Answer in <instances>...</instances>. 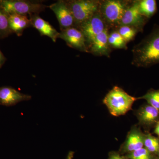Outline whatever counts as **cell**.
<instances>
[{"label": "cell", "mask_w": 159, "mask_h": 159, "mask_svg": "<svg viewBox=\"0 0 159 159\" xmlns=\"http://www.w3.org/2000/svg\"><path fill=\"white\" fill-rule=\"evenodd\" d=\"M108 43L110 47L116 49L127 48L126 43L118 31H114L109 34Z\"/></svg>", "instance_id": "18"}, {"label": "cell", "mask_w": 159, "mask_h": 159, "mask_svg": "<svg viewBox=\"0 0 159 159\" xmlns=\"http://www.w3.org/2000/svg\"><path fill=\"white\" fill-rule=\"evenodd\" d=\"M144 145L151 153H159V140L150 134L145 136Z\"/></svg>", "instance_id": "20"}, {"label": "cell", "mask_w": 159, "mask_h": 159, "mask_svg": "<svg viewBox=\"0 0 159 159\" xmlns=\"http://www.w3.org/2000/svg\"><path fill=\"white\" fill-rule=\"evenodd\" d=\"M0 6L9 15L39 14L48 6L38 2L22 0H0Z\"/></svg>", "instance_id": "5"}, {"label": "cell", "mask_w": 159, "mask_h": 159, "mask_svg": "<svg viewBox=\"0 0 159 159\" xmlns=\"http://www.w3.org/2000/svg\"><path fill=\"white\" fill-rule=\"evenodd\" d=\"M58 38L64 40L67 45L71 48L83 52H89L84 35L76 27H72L61 31Z\"/></svg>", "instance_id": "8"}, {"label": "cell", "mask_w": 159, "mask_h": 159, "mask_svg": "<svg viewBox=\"0 0 159 159\" xmlns=\"http://www.w3.org/2000/svg\"><path fill=\"white\" fill-rule=\"evenodd\" d=\"M49 7L56 15L61 31L75 27L74 16L66 1H57L51 4Z\"/></svg>", "instance_id": "9"}, {"label": "cell", "mask_w": 159, "mask_h": 159, "mask_svg": "<svg viewBox=\"0 0 159 159\" xmlns=\"http://www.w3.org/2000/svg\"><path fill=\"white\" fill-rule=\"evenodd\" d=\"M130 4L128 1L120 0H107L100 2L99 11L106 25L111 27H119Z\"/></svg>", "instance_id": "4"}, {"label": "cell", "mask_w": 159, "mask_h": 159, "mask_svg": "<svg viewBox=\"0 0 159 159\" xmlns=\"http://www.w3.org/2000/svg\"><path fill=\"white\" fill-rule=\"evenodd\" d=\"M30 20L32 27L37 29L41 35L48 36L54 42H56L60 33L48 22L40 17L39 14L30 16Z\"/></svg>", "instance_id": "12"}, {"label": "cell", "mask_w": 159, "mask_h": 159, "mask_svg": "<svg viewBox=\"0 0 159 159\" xmlns=\"http://www.w3.org/2000/svg\"><path fill=\"white\" fill-rule=\"evenodd\" d=\"M138 98L132 97L118 86H115L104 98L103 102L111 115L119 116L130 110Z\"/></svg>", "instance_id": "2"}, {"label": "cell", "mask_w": 159, "mask_h": 159, "mask_svg": "<svg viewBox=\"0 0 159 159\" xmlns=\"http://www.w3.org/2000/svg\"><path fill=\"white\" fill-rule=\"evenodd\" d=\"M31 99L30 95L22 93L11 87H0V105L12 106L18 102L28 101Z\"/></svg>", "instance_id": "10"}, {"label": "cell", "mask_w": 159, "mask_h": 159, "mask_svg": "<svg viewBox=\"0 0 159 159\" xmlns=\"http://www.w3.org/2000/svg\"><path fill=\"white\" fill-rule=\"evenodd\" d=\"M138 99H145L149 105L159 111V89L150 90L145 95L138 98Z\"/></svg>", "instance_id": "19"}, {"label": "cell", "mask_w": 159, "mask_h": 159, "mask_svg": "<svg viewBox=\"0 0 159 159\" xmlns=\"http://www.w3.org/2000/svg\"><path fill=\"white\" fill-rule=\"evenodd\" d=\"M138 116L139 121L142 124L151 125L157 121L159 116V111L148 104L141 109Z\"/></svg>", "instance_id": "15"}, {"label": "cell", "mask_w": 159, "mask_h": 159, "mask_svg": "<svg viewBox=\"0 0 159 159\" xmlns=\"http://www.w3.org/2000/svg\"><path fill=\"white\" fill-rule=\"evenodd\" d=\"M107 28L106 24L99 11L90 19L77 27V29L82 32L87 44L89 43V45L97 35Z\"/></svg>", "instance_id": "6"}, {"label": "cell", "mask_w": 159, "mask_h": 159, "mask_svg": "<svg viewBox=\"0 0 159 159\" xmlns=\"http://www.w3.org/2000/svg\"><path fill=\"white\" fill-rule=\"evenodd\" d=\"M145 136L139 130L134 129L129 135L124 149L126 152H131L143 148Z\"/></svg>", "instance_id": "14"}, {"label": "cell", "mask_w": 159, "mask_h": 159, "mask_svg": "<svg viewBox=\"0 0 159 159\" xmlns=\"http://www.w3.org/2000/svg\"><path fill=\"white\" fill-rule=\"evenodd\" d=\"M108 29L97 35L89 44V51L95 55L109 57L110 46L108 43Z\"/></svg>", "instance_id": "11"}, {"label": "cell", "mask_w": 159, "mask_h": 159, "mask_svg": "<svg viewBox=\"0 0 159 159\" xmlns=\"http://www.w3.org/2000/svg\"><path fill=\"white\" fill-rule=\"evenodd\" d=\"M158 159H159V158H158Z\"/></svg>", "instance_id": "26"}, {"label": "cell", "mask_w": 159, "mask_h": 159, "mask_svg": "<svg viewBox=\"0 0 159 159\" xmlns=\"http://www.w3.org/2000/svg\"><path fill=\"white\" fill-rule=\"evenodd\" d=\"M154 132L159 136V122L157 123L156 128L155 129Z\"/></svg>", "instance_id": "25"}, {"label": "cell", "mask_w": 159, "mask_h": 159, "mask_svg": "<svg viewBox=\"0 0 159 159\" xmlns=\"http://www.w3.org/2000/svg\"><path fill=\"white\" fill-rule=\"evenodd\" d=\"M9 26L12 33L18 36H21L25 29L31 27L30 19L25 16L18 14L9 15Z\"/></svg>", "instance_id": "13"}, {"label": "cell", "mask_w": 159, "mask_h": 159, "mask_svg": "<svg viewBox=\"0 0 159 159\" xmlns=\"http://www.w3.org/2000/svg\"><path fill=\"white\" fill-rule=\"evenodd\" d=\"M70 9L75 22V27H79L99 11L100 2L93 0L66 1Z\"/></svg>", "instance_id": "3"}, {"label": "cell", "mask_w": 159, "mask_h": 159, "mask_svg": "<svg viewBox=\"0 0 159 159\" xmlns=\"http://www.w3.org/2000/svg\"><path fill=\"white\" fill-rule=\"evenodd\" d=\"M118 31L125 41L127 43L133 39L139 31L133 27L122 25L119 26Z\"/></svg>", "instance_id": "21"}, {"label": "cell", "mask_w": 159, "mask_h": 159, "mask_svg": "<svg viewBox=\"0 0 159 159\" xmlns=\"http://www.w3.org/2000/svg\"><path fill=\"white\" fill-rule=\"evenodd\" d=\"M133 63L148 68L159 64V26L156 25L150 34L134 48Z\"/></svg>", "instance_id": "1"}, {"label": "cell", "mask_w": 159, "mask_h": 159, "mask_svg": "<svg viewBox=\"0 0 159 159\" xmlns=\"http://www.w3.org/2000/svg\"><path fill=\"white\" fill-rule=\"evenodd\" d=\"M9 15L0 6V39L7 37L11 34L9 26Z\"/></svg>", "instance_id": "17"}, {"label": "cell", "mask_w": 159, "mask_h": 159, "mask_svg": "<svg viewBox=\"0 0 159 159\" xmlns=\"http://www.w3.org/2000/svg\"><path fill=\"white\" fill-rule=\"evenodd\" d=\"M148 20L140 13L138 1H134L129 4L125 10L120 26H130L139 31H142Z\"/></svg>", "instance_id": "7"}, {"label": "cell", "mask_w": 159, "mask_h": 159, "mask_svg": "<svg viewBox=\"0 0 159 159\" xmlns=\"http://www.w3.org/2000/svg\"><path fill=\"white\" fill-rule=\"evenodd\" d=\"M109 159H125L120 156L117 154H112L110 157Z\"/></svg>", "instance_id": "24"}, {"label": "cell", "mask_w": 159, "mask_h": 159, "mask_svg": "<svg viewBox=\"0 0 159 159\" xmlns=\"http://www.w3.org/2000/svg\"><path fill=\"white\" fill-rule=\"evenodd\" d=\"M128 157L130 159H152L151 153L144 148L130 152Z\"/></svg>", "instance_id": "22"}, {"label": "cell", "mask_w": 159, "mask_h": 159, "mask_svg": "<svg viewBox=\"0 0 159 159\" xmlns=\"http://www.w3.org/2000/svg\"><path fill=\"white\" fill-rule=\"evenodd\" d=\"M6 61V58L0 50V69L2 67Z\"/></svg>", "instance_id": "23"}, {"label": "cell", "mask_w": 159, "mask_h": 159, "mask_svg": "<svg viewBox=\"0 0 159 159\" xmlns=\"http://www.w3.org/2000/svg\"><path fill=\"white\" fill-rule=\"evenodd\" d=\"M139 11L143 16L149 19L156 13L157 2L155 0L138 1Z\"/></svg>", "instance_id": "16"}]
</instances>
